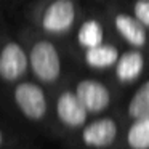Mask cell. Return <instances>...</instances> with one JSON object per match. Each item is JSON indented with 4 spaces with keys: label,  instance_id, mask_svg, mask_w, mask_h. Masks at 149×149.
Returning <instances> with one entry per match:
<instances>
[{
    "label": "cell",
    "instance_id": "obj_1",
    "mask_svg": "<svg viewBox=\"0 0 149 149\" xmlns=\"http://www.w3.org/2000/svg\"><path fill=\"white\" fill-rule=\"evenodd\" d=\"M29 64L34 75L40 82H55L61 74V58L56 47L48 40L34 43L29 53Z\"/></svg>",
    "mask_w": 149,
    "mask_h": 149
},
{
    "label": "cell",
    "instance_id": "obj_2",
    "mask_svg": "<svg viewBox=\"0 0 149 149\" xmlns=\"http://www.w3.org/2000/svg\"><path fill=\"white\" fill-rule=\"evenodd\" d=\"M15 103L29 120H40L47 114V98L43 90L32 82H21L15 88Z\"/></svg>",
    "mask_w": 149,
    "mask_h": 149
},
{
    "label": "cell",
    "instance_id": "obj_3",
    "mask_svg": "<svg viewBox=\"0 0 149 149\" xmlns=\"http://www.w3.org/2000/svg\"><path fill=\"white\" fill-rule=\"evenodd\" d=\"M75 21V5L72 0H55L45 10L42 27L48 34H63L72 27Z\"/></svg>",
    "mask_w": 149,
    "mask_h": 149
},
{
    "label": "cell",
    "instance_id": "obj_4",
    "mask_svg": "<svg viewBox=\"0 0 149 149\" xmlns=\"http://www.w3.org/2000/svg\"><path fill=\"white\" fill-rule=\"evenodd\" d=\"M29 61L24 48L16 42H10L0 50V77L7 82H16L26 74Z\"/></svg>",
    "mask_w": 149,
    "mask_h": 149
},
{
    "label": "cell",
    "instance_id": "obj_5",
    "mask_svg": "<svg viewBox=\"0 0 149 149\" xmlns=\"http://www.w3.org/2000/svg\"><path fill=\"white\" fill-rule=\"evenodd\" d=\"M74 93L87 112L100 114L111 103V95L107 87L98 80H91V79L80 80L75 87Z\"/></svg>",
    "mask_w": 149,
    "mask_h": 149
},
{
    "label": "cell",
    "instance_id": "obj_6",
    "mask_svg": "<svg viewBox=\"0 0 149 149\" xmlns=\"http://www.w3.org/2000/svg\"><path fill=\"white\" fill-rule=\"evenodd\" d=\"M117 136V123L109 117L96 119L88 123L82 132V139L88 148L103 149L114 143Z\"/></svg>",
    "mask_w": 149,
    "mask_h": 149
},
{
    "label": "cell",
    "instance_id": "obj_7",
    "mask_svg": "<svg viewBox=\"0 0 149 149\" xmlns=\"http://www.w3.org/2000/svg\"><path fill=\"white\" fill-rule=\"evenodd\" d=\"M56 114L58 119L69 128H79L87 122L88 112L82 103L77 100L74 91H63L56 101Z\"/></svg>",
    "mask_w": 149,
    "mask_h": 149
},
{
    "label": "cell",
    "instance_id": "obj_8",
    "mask_svg": "<svg viewBox=\"0 0 149 149\" xmlns=\"http://www.w3.org/2000/svg\"><path fill=\"white\" fill-rule=\"evenodd\" d=\"M114 26H116L117 32L125 39V42H128L135 48H141L146 45V29L139 21H136L135 18L128 16L125 13H120L114 18Z\"/></svg>",
    "mask_w": 149,
    "mask_h": 149
},
{
    "label": "cell",
    "instance_id": "obj_9",
    "mask_svg": "<svg viewBox=\"0 0 149 149\" xmlns=\"http://www.w3.org/2000/svg\"><path fill=\"white\" fill-rule=\"evenodd\" d=\"M144 69V58L139 52H127L116 61V75L120 82H133L141 75Z\"/></svg>",
    "mask_w": 149,
    "mask_h": 149
},
{
    "label": "cell",
    "instance_id": "obj_10",
    "mask_svg": "<svg viewBox=\"0 0 149 149\" xmlns=\"http://www.w3.org/2000/svg\"><path fill=\"white\" fill-rule=\"evenodd\" d=\"M117 58H119V50L114 45H107V43H101L98 47L88 48L85 52V61L90 68L95 69H106L116 64Z\"/></svg>",
    "mask_w": 149,
    "mask_h": 149
},
{
    "label": "cell",
    "instance_id": "obj_11",
    "mask_svg": "<svg viewBox=\"0 0 149 149\" xmlns=\"http://www.w3.org/2000/svg\"><path fill=\"white\" fill-rule=\"evenodd\" d=\"M127 144L130 149H149V116L135 119L127 132Z\"/></svg>",
    "mask_w": 149,
    "mask_h": 149
},
{
    "label": "cell",
    "instance_id": "obj_12",
    "mask_svg": "<svg viewBox=\"0 0 149 149\" xmlns=\"http://www.w3.org/2000/svg\"><path fill=\"white\" fill-rule=\"evenodd\" d=\"M103 39H104L103 27H101V24L98 23L96 19L85 21L77 32V42H79V45L84 47L85 50L101 45V43H103Z\"/></svg>",
    "mask_w": 149,
    "mask_h": 149
},
{
    "label": "cell",
    "instance_id": "obj_13",
    "mask_svg": "<svg viewBox=\"0 0 149 149\" xmlns=\"http://www.w3.org/2000/svg\"><path fill=\"white\" fill-rule=\"evenodd\" d=\"M128 116L132 119H139V117L149 116V80H146L130 100Z\"/></svg>",
    "mask_w": 149,
    "mask_h": 149
},
{
    "label": "cell",
    "instance_id": "obj_14",
    "mask_svg": "<svg viewBox=\"0 0 149 149\" xmlns=\"http://www.w3.org/2000/svg\"><path fill=\"white\" fill-rule=\"evenodd\" d=\"M133 13L136 21H139L144 27H149V0H136Z\"/></svg>",
    "mask_w": 149,
    "mask_h": 149
},
{
    "label": "cell",
    "instance_id": "obj_15",
    "mask_svg": "<svg viewBox=\"0 0 149 149\" xmlns=\"http://www.w3.org/2000/svg\"><path fill=\"white\" fill-rule=\"evenodd\" d=\"M2 143H3V136H2V132H0V146H2Z\"/></svg>",
    "mask_w": 149,
    "mask_h": 149
}]
</instances>
